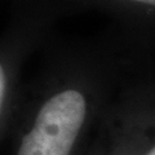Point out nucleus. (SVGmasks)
<instances>
[{"instance_id": "nucleus-3", "label": "nucleus", "mask_w": 155, "mask_h": 155, "mask_svg": "<svg viewBox=\"0 0 155 155\" xmlns=\"http://www.w3.org/2000/svg\"><path fill=\"white\" fill-rule=\"evenodd\" d=\"M145 155H155V146H154L151 150H149V151L145 154Z\"/></svg>"}, {"instance_id": "nucleus-2", "label": "nucleus", "mask_w": 155, "mask_h": 155, "mask_svg": "<svg viewBox=\"0 0 155 155\" xmlns=\"http://www.w3.org/2000/svg\"><path fill=\"white\" fill-rule=\"evenodd\" d=\"M61 9L56 0H13L11 18L0 35V141L12 127L23 65L48 41Z\"/></svg>"}, {"instance_id": "nucleus-1", "label": "nucleus", "mask_w": 155, "mask_h": 155, "mask_svg": "<svg viewBox=\"0 0 155 155\" xmlns=\"http://www.w3.org/2000/svg\"><path fill=\"white\" fill-rule=\"evenodd\" d=\"M92 102L70 61L45 43L41 67L19 93L9 130L12 155H76Z\"/></svg>"}]
</instances>
